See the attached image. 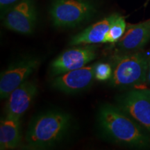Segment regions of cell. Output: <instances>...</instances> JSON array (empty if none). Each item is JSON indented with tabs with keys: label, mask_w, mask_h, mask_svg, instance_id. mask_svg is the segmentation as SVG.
I'll list each match as a JSON object with an SVG mask.
<instances>
[{
	"label": "cell",
	"mask_w": 150,
	"mask_h": 150,
	"mask_svg": "<svg viewBox=\"0 0 150 150\" xmlns=\"http://www.w3.org/2000/svg\"><path fill=\"white\" fill-rule=\"evenodd\" d=\"M20 118L6 114L0 121V149H13L21 142Z\"/></svg>",
	"instance_id": "4fadbf2b"
},
{
	"label": "cell",
	"mask_w": 150,
	"mask_h": 150,
	"mask_svg": "<svg viewBox=\"0 0 150 150\" xmlns=\"http://www.w3.org/2000/svg\"><path fill=\"white\" fill-rule=\"evenodd\" d=\"M97 13L93 0H52L50 15L57 28L76 27L88 21Z\"/></svg>",
	"instance_id": "277c9868"
},
{
	"label": "cell",
	"mask_w": 150,
	"mask_h": 150,
	"mask_svg": "<svg viewBox=\"0 0 150 150\" xmlns=\"http://www.w3.org/2000/svg\"><path fill=\"white\" fill-rule=\"evenodd\" d=\"M20 0H0V10L1 13L8 9L9 7L13 6L15 4L18 2Z\"/></svg>",
	"instance_id": "2e32d148"
},
{
	"label": "cell",
	"mask_w": 150,
	"mask_h": 150,
	"mask_svg": "<svg viewBox=\"0 0 150 150\" xmlns=\"http://www.w3.org/2000/svg\"><path fill=\"white\" fill-rule=\"evenodd\" d=\"M97 122L101 134L110 141L142 149L150 147L149 133L115 105H102Z\"/></svg>",
	"instance_id": "6da1fadb"
},
{
	"label": "cell",
	"mask_w": 150,
	"mask_h": 150,
	"mask_svg": "<svg viewBox=\"0 0 150 150\" xmlns=\"http://www.w3.org/2000/svg\"><path fill=\"white\" fill-rule=\"evenodd\" d=\"M148 62L149 59L142 52L117 56L112 65L110 84L117 88L142 85L147 81Z\"/></svg>",
	"instance_id": "3957f363"
},
{
	"label": "cell",
	"mask_w": 150,
	"mask_h": 150,
	"mask_svg": "<svg viewBox=\"0 0 150 150\" xmlns=\"http://www.w3.org/2000/svg\"><path fill=\"white\" fill-rule=\"evenodd\" d=\"M147 81L150 83V58L148 62V71H147Z\"/></svg>",
	"instance_id": "e0dca14e"
},
{
	"label": "cell",
	"mask_w": 150,
	"mask_h": 150,
	"mask_svg": "<svg viewBox=\"0 0 150 150\" xmlns=\"http://www.w3.org/2000/svg\"><path fill=\"white\" fill-rule=\"evenodd\" d=\"M118 13H112L89 26L74 35L70 41V45H87L106 42V36L110 25Z\"/></svg>",
	"instance_id": "8fae6325"
},
{
	"label": "cell",
	"mask_w": 150,
	"mask_h": 150,
	"mask_svg": "<svg viewBox=\"0 0 150 150\" xmlns=\"http://www.w3.org/2000/svg\"><path fill=\"white\" fill-rule=\"evenodd\" d=\"M72 116L61 110H48L33 117L26 134L31 149H47L64 139L72 127Z\"/></svg>",
	"instance_id": "7a4b0ae2"
},
{
	"label": "cell",
	"mask_w": 150,
	"mask_h": 150,
	"mask_svg": "<svg viewBox=\"0 0 150 150\" xmlns=\"http://www.w3.org/2000/svg\"><path fill=\"white\" fill-rule=\"evenodd\" d=\"M127 23L125 18L119 14L110 25L106 36V42H117L125 33Z\"/></svg>",
	"instance_id": "5bb4252c"
},
{
	"label": "cell",
	"mask_w": 150,
	"mask_h": 150,
	"mask_svg": "<svg viewBox=\"0 0 150 150\" xmlns=\"http://www.w3.org/2000/svg\"><path fill=\"white\" fill-rule=\"evenodd\" d=\"M40 63V59L33 56H24L11 63L1 74V99L8 98L15 89L27 80L30 75L38 67Z\"/></svg>",
	"instance_id": "52a82bcc"
},
{
	"label": "cell",
	"mask_w": 150,
	"mask_h": 150,
	"mask_svg": "<svg viewBox=\"0 0 150 150\" xmlns=\"http://www.w3.org/2000/svg\"><path fill=\"white\" fill-rule=\"evenodd\" d=\"M4 26L24 35L32 34L35 29L38 12L34 0H20L1 13Z\"/></svg>",
	"instance_id": "8992f818"
},
{
	"label": "cell",
	"mask_w": 150,
	"mask_h": 150,
	"mask_svg": "<svg viewBox=\"0 0 150 150\" xmlns=\"http://www.w3.org/2000/svg\"><path fill=\"white\" fill-rule=\"evenodd\" d=\"M115 106L150 134V90L135 88L118 95Z\"/></svg>",
	"instance_id": "5b68a950"
},
{
	"label": "cell",
	"mask_w": 150,
	"mask_h": 150,
	"mask_svg": "<svg viewBox=\"0 0 150 150\" xmlns=\"http://www.w3.org/2000/svg\"><path fill=\"white\" fill-rule=\"evenodd\" d=\"M37 93L38 86L35 81H24L9 95L6 105V114L21 117L33 103Z\"/></svg>",
	"instance_id": "30bf717a"
},
{
	"label": "cell",
	"mask_w": 150,
	"mask_h": 150,
	"mask_svg": "<svg viewBox=\"0 0 150 150\" xmlns=\"http://www.w3.org/2000/svg\"><path fill=\"white\" fill-rule=\"evenodd\" d=\"M95 47L91 45L69 49L54 59L50 65L52 74L56 76L84 66L96 58Z\"/></svg>",
	"instance_id": "ba28073f"
},
{
	"label": "cell",
	"mask_w": 150,
	"mask_h": 150,
	"mask_svg": "<svg viewBox=\"0 0 150 150\" xmlns=\"http://www.w3.org/2000/svg\"><path fill=\"white\" fill-rule=\"evenodd\" d=\"M149 0H147V1H146V5H147V3H148V2H149Z\"/></svg>",
	"instance_id": "ac0fdd59"
},
{
	"label": "cell",
	"mask_w": 150,
	"mask_h": 150,
	"mask_svg": "<svg viewBox=\"0 0 150 150\" xmlns=\"http://www.w3.org/2000/svg\"><path fill=\"white\" fill-rule=\"evenodd\" d=\"M112 68L110 64L99 63L95 66V79L100 81L109 80L112 76Z\"/></svg>",
	"instance_id": "9a60e30c"
},
{
	"label": "cell",
	"mask_w": 150,
	"mask_h": 150,
	"mask_svg": "<svg viewBox=\"0 0 150 150\" xmlns=\"http://www.w3.org/2000/svg\"><path fill=\"white\" fill-rule=\"evenodd\" d=\"M95 65L57 75L52 81L54 89L68 94L80 93L88 88L95 79Z\"/></svg>",
	"instance_id": "9c48e42d"
},
{
	"label": "cell",
	"mask_w": 150,
	"mask_h": 150,
	"mask_svg": "<svg viewBox=\"0 0 150 150\" xmlns=\"http://www.w3.org/2000/svg\"><path fill=\"white\" fill-rule=\"evenodd\" d=\"M150 40V19L134 24H127L126 31L118 40L119 47L125 51H136Z\"/></svg>",
	"instance_id": "7c38bea8"
}]
</instances>
